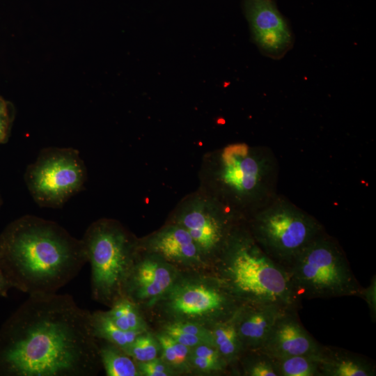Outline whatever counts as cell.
I'll list each match as a JSON object with an SVG mask.
<instances>
[{"mask_svg":"<svg viewBox=\"0 0 376 376\" xmlns=\"http://www.w3.org/2000/svg\"><path fill=\"white\" fill-rule=\"evenodd\" d=\"M245 221L263 250L285 268L324 232L315 217L277 195Z\"/></svg>","mask_w":376,"mask_h":376,"instance_id":"7","label":"cell"},{"mask_svg":"<svg viewBox=\"0 0 376 376\" xmlns=\"http://www.w3.org/2000/svg\"><path fill=\"white\" fill-rule=\"evenodd\" d=\"M286 269L301 301L360 297L363 287L354 276L343 250L325 232L310 242Z\"/></svg>","mask_w":376,"mask_h":376,"instance_id":"6","label":"cell"},{"mask_svg":"<svg viewBox=\"0 0 376 376\" xmlns=\"http://www.w3.org/2000/svg\"><path fill=\"white\" fill-rule=\"evenodd\" d=\"M238 363L247 376H278L274 359L261 350H246Z\"/></svg>","mask_w":376,"mask_h":376,"instance_id":"24","label":"cell"},{"mask_svg":"<svg viewBox=\"0 0 376 376\" xmlns=\"http://www.w3.org/2000/svg\"><path fill=\"white\" fill-rule=\"evenodd\" d=\"M86 263L82 240L49 220L25 215L0 235L2 272L10 287L29 295L58 292Z\"/></svg>","mask_w":376,"mask_h":376,"instance_id":"2","label":"cell"},{"mask_svg":"<svg viewBox=\"0 0 376 376\" xmlns=\"http://www.w3.org/2000/svg\"><path fill=\"white\" fill-rule=\"evenodd\" d=\"M106 313L111 320L124 331L143 332L148 329L141 308L126 297L116 301Z\"/></svg>","mask_w":376,"mask_h":376,"instance_id":"21","label":"cell"},{"mask_svg":"<svg viewBox=\"0 0 376 376\" xmlns=\"http://www.w3.org/2000/svg\"><path fill=\"white\" fill-rule=\"evenodd\" d=\"M290 308L275 303L242 304L234 321L244 350L260 349L277 319Z\"/></svg>","mask_w":376,"mask_h":376,"instance_id":"15","label":"cell"},{"mask_svg":"<svg viewBox=\"0 0 376 376\" xmlns=\"http://www.w3.org/2000/svg\"><path fill=\"white\" fill-rule=\"evenodd\" d=\"M242 220L244 219L228 207L202 190L182 201L171 222L185 228L206 260L213 264L233 228Z\"/></svg>","mask_w":376,"mask_h":376,"instance_id":"10","label":"cell"},{"mask_svg":"<svg viewBox=\"0 0 376 376\" xmlns=\"http://www.w3.org/2000/svg\"><path fill=\"white\" fill-rule=\"evenodd\" d=\"M141 375L143 376H171L178 373L161 358L137 363Z\"/></svg>","mask_w":376,"mask_h":376,"instance_id":"27","label":"cell"},{"mask_svg":"<svg viewBox=\"0 0 376 376\" xmlns=\"http://www.w3.org/2000/svg\"><path fill=\"white\" fill-rule=\"evenodd\" d=\"M319 354L274 358L278 376H321Z\"/></svg>","mask_w":376,"mask_h":376,"instance_id":"22","label":"cell"},{"mask_svg":"<svg viewBox=\"0 0 376 376\" xmlns=\"http://www.w3.org/2000/svg\"><path fill=\"white\" fill-rule=\"evenodd\" d=\"M180 276L176 267L160 256L138 247L124 284L123 297L140 308L153 306L169 291Z\"/></svg>","mask_w":376,"mask_h":376,"instance_id":"11","label":"cell"},{"mask_svg":"<svg viewBox=\"0 0 376 376\" xmlns=\"http://www.w3.org/2000/svg\"><path fill=\"white\" fill-rule=\"evenodd\" d=\"M210 329L214 346L228 366L237 364L244 349L236 329L234 316L214 324Z\"/></svg>","mask_w":376,"mask_h":376,"instance_id":"17","label":"cell"},{"mask_svg":"<svg viewBox=\"0 0 376 376\" xmlns=\"http://www.w3.org/2000/svg\"><path fill=\"white\" fill-rule=\"evenodd\" d=\"M99 343L102 366L107 376H140L137 362L121 348L102 340Z\"/></svg>","mask_w":376,"mask_h":376,"instance_id":"18","label":"cell"},{"mask_svg":"<svg viewBox=\"0 0 376 376\" xmlns=\"http://www.w3.org/2000/svg\"><path fill=\"white\" fill-rule=\"evenodd\" d=\"M139 247L160 256L177 268H200L209 263L189 233L173 222L139 240Z\"/></svg>","mask_w":376,"mask_h":376,"instance_id":"13","label":"cell"},{"mask_svg":"<svg viewBox=\"0 0 376 376\" xmlns=\"http://www.w3.org/2000/svg\"><path fill=\"white\" fill-rule=\"evenodd\" d=\"M212 265L214 274L242 304L275 303L296 309L301 306L287 269L263 250L245 220L234 226Z\"/></svg>","mask_w":376,"mask_h":376,"instance_id":"4","label":"cell"},{"mask_svg":"<svg viewBox=\"0 0 376 376\" xmlns=\"http://www.w3.org/2000/svg\"><path fill=\"white\" fill-rule=\"evenodd\" d=\"M295 308L285 311L276 321L260 349L273 358L318 354L319 343L302 325Z\"/></svg>","mask_w":376,"mask_h":376,"instance_id":"14","label":"cell"},{"mask_svg":"<svg viewBox=\"0 0 376 376\" xmlns=\"http://www.w3.org/2000/svg\"><path fill=\"white\" fill-rule=\"evenodd\" d=\"M321 376H375V363L363 355L333 346H322Z\"/></svg>","mask_w":376,"mask_h":376,"instance_id":"16","label":"cell"},{"mask_svg":"<svg viewBox=\"0 0 376 376\" xmlns=\"http://www.w3.org/2000/svg\"><path fill=\"white\" fill-rule=\"evenodd\" d=\"M10 113L8 102L0 95V143H5L10 132Z\"/></svg>","mask_w":376,"mask_h":376,"instance_id":"28","label":"cell"},{"mask_svg":"<svg viewBox=\"0 0 376 376\" xmlns=\"http://www.w3.org/2000/svg\"><path fill=\"white\" fill-rule=\"evenodd\" d=\"M101 367L91 313L70 295H29L0 331V375L93 376Z\"/></svg>","mask_w":376,"mask_h":376,"instance_id":"1","label":"cell"},{"mask_svg":"<svg viewBox=\"0 0 376 376\" xmlns=\"http://www.w3.org/2000/svg\"><path fill=\"white\" fill-rule=\"evenodd\" d=\"M162 332L190 348L201 344L214 345L210 328L198 323L185 321L167 322L163 327Z\"/></svg>","mask_w":376,"mask_h":376,"instance_id":"19","label":"cell"},{"mask_svg":"<svg viewBox=\"0 0 376 376\" xmlns=\"http://www.w3.org/2000/svg\"><path fill=\"white\" fill-rule=\"evenodd\" d=\"M189 364L191 369L201 373H219L228 368L227 363L221 359H212L189 354Z\"/></svg>","mask_w":376,"mask_h":376,"instance_id":"26","label":"cell"},{"mask_svg":"<svg viewBox=\"0 0 376 376\" xmlns=\"http://www.w3.org/2000/svg\"><path fill=\"white\" fill-rule=\"evenodd\" d=\"M161 348V359L177 373L189 372L191 348L175 340L168 334L161 332L156 336Z\"/></svg>","mask_w":376,"mask_h":376,"instance_id":"23","label":"cell"},{"mask_svg":"<svg viewBox=\"0 0 376 376\" xmlns=\"http://www.w3.org/2000/svg\"><path fill=\"white\" fill-rule=\"evenodd\" d=\"M0 204H1V200H0Z\"/></svg>","mask_w":376,"mask_h":376,"instance_id":"31","label":"cell"},{"mask_svg":"<svg viewBox=\"0 0 376 376\" xmlns=\"http://www.w3.org/2000/svg\"><path fill=\"white\" fill-rule=\"evenodd\" d=\"M9 288H10V286L0 267V295H3Z\"/></svg>","mask_w":376,"mask_h":376,"instance_id":"30","label":"cell"},{"mask_svg":"<svg viewBox=\"0 0 376 376\" xmlns=\"http://www.w3.org/2000/svg\"><path fill=\"white\" fill-rule=\"evenodd\" d=\"M81 240L91 265L92 297L111 307L123 297L139 240L118 221L100 219L88 227Z\"/></svg>","mask_w":376,"mask_h":376,"instance_id":"5","label":"cell"},{"mask_svg":"<svg viewBox=\"0 0 376 376\" xmlns=\"http://www.w3.org/2000/svg\"><path fill=\"white\" fill-rule=\"evenodd\" d=\"M251 36L260 52L274 59L282 58L294 42L290 27L274 0H242Z\"/></svg>","mask_w":376,"mask_h":376,"instance_id":"12","label":"cell"},{"mask_svg":"<svg viewBox=\"0 0 376 376\" xmlns=\"http://www.w3.org/2000/svg\"><path fill=\"white\" fill-rule=\"evenodd\" d=\"M242 304L213 274L187 278L180 275L153 306L161 308L168 322H192L210 328L232 318Z\"/></svg>","mask_w":376,"mask_h":376,"instance_id":"8","label":"cell"},{"mask_svg":"<svg viewBox=\"0 0 376 376\" xmlns=\"http://www.w3.org/2000/svg\"><path fill=\"white\" fill-rule=\"evenodd\" d=\"M86 171L79 152L70 148H47L26 171L30 194L40 206L58 207L82 187Z\"/></svg>","mask_w":376,"mask_h":376,"instance_id":"9","label":"cell"},{"mask_svg":"<svg viewBox=\"0 0 376 376\" xmlns=\"http://www.w3.org/2000/svg\"><path fill=\"white\" fill-rule=\"evenodd\" d=\"M91 322L93 334L97 340L107 341L123 350L143 333L120 329L111 320L106 311L91 313Z\"/></svg>","mask_w":376,"mask_h":376,"instance_id":"20","label":"cell"},{"mask_svg":"<svg viewBox=\"0 0 376 376\" xmlns=\"http://www.w3.org/2000/svg\"><path fill=\"white\" fill-rule=\"evenodd\" d=\"M203 191L246 220L276 196L279 164L267 147L233 143L207 155Z\"/></svg>","mask_w":376,"mask_h":376,"instance_id":"3","label":"cell"},{"mask_svg":"<svg viewBox=\"0 0 376 376\" xmlns=\"http://www.w3.org/2000/svg\"><path fill=\"white\" fill-rule=\"evenodd\" d=\"M123 350L137 363L155 359L161 354L160 345L157 337L148 331L140 334Z\"/></svg>","mask_w":376,"mask_h":376,"instance_id":"25","label":"cell"},{"mask_svg":"<svg viewBox=\"0 0 376 376\" xmlns=\"http://www.w3.org/2000/svg\"><path fill=\"white\" fill-rule=\"evenodd\" d=\"M360 297H362L367 303L370 315L372 320L375 321L376 318V277L374 275L370 285L367 288H362Z\"/></svg>","mask_w":376,"mask_h":376,"instance_id":"29","label":"cell"}]
</instances>
